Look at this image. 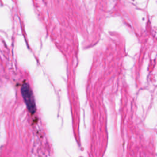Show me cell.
<instances>
[{
    "label": "cell",
    "instance_id": "cell-1",
    "mask_svg": "<svg viewBox=\"0 0 157 157\" xmlns=\"http://www.w3.org/2000/svg\"><path fill=\"white\" fill-rule=\"evenodd\" d=\"M21 94L28 110L33 113L36 111L35 101L32 91L27 83H25L21 89Z\"/></svg>",
    "mask_w": 157,
    "mask_h": 157
}]
</instances>
